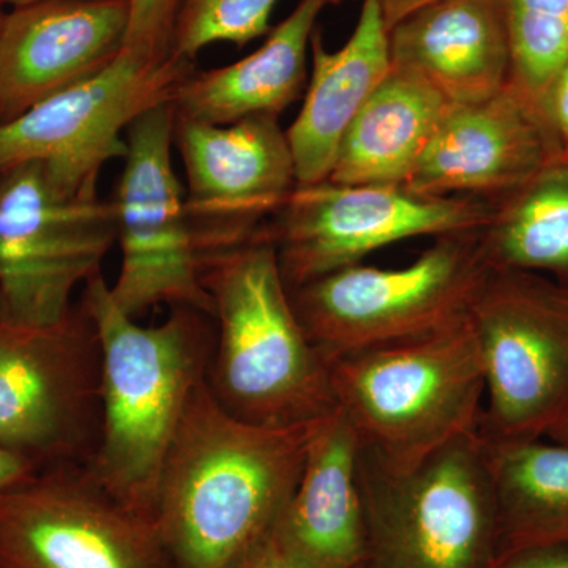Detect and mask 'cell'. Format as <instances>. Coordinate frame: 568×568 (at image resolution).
I'll return each instance as SVG.
<instances>
[{"mask_svg":"<svg viewBox=\"0 0 568 568\" xmlns=\"http://www.w3.org/2000/svg\"><path fill=\"white\" fill-rule=\"evenodd\" d=\"M450 103L414 71L392 65L343 138L327 181L405 185Z\"/></svg>","mask_w":568,"mask_h":568,"instance_id":"cell-21","label":"cell"},{"mask_svg":"<svg viewBox=\"0 0 568 568\" xmlns=\"http://www.w3.org/2000/svg\"><path fill=\"white\" fill-rule=\"evenodd\" d=\"M506 9L511 50L508 84L551 129L549 92L568 59V0H506Z\"/></svg>","mask_w":568,"mask_h":568,"instance_id":"cell-24","label":"cell"},{"mask_svg":"<svg viewBox=\"0 0 568 568\" xmlns=\"http://www.w3.org/2000/svg\"><path fill=\"white\" fill-rule=\"evenodd\" d=\"M194 63L123 48L111 65L0 123V173L41 164L69 193L99 190L100 174L126 153V130L141 114L171 102Z\"/></svg>","mask_w":568,"mask_h":568,"instance_id":"cell-11","label":"cell"},{"mask_svg":"<svg viewBox=\"0 0 568 568\" xmlns=\"http://www.w3.org/2000/svg\"><path fill=\"white\" fill-rule=\"evenodd\" d=\"M310 52L313 69L304 104L286 129L297 185L331 178L347 129L392 70L381 0H362L357 24L345 47L327 51L316 29Z\"/></svg>","mask_w":568,"mask_h":568,"instance_id":"cell-19","label":"cell"},{"mask_svg":"<svg viewBox=\"0 0 568 568\" xmlns=\"http://www.w3.org/2000/svg\"><path fill=\"white\" fill-rule=\"evenodd\" d=\"M102 347V425L91 465L123 506L153 519L164 458L194 388L207 377L212 317L178 306L156 325L125 315L103 274L81 290Z\"/></svg>","mask_w":568,"mask_h":568,"instance_id":"cell-2","label":"cell"},{"mask_svg":"<svg viewBox=\"0 0 568 568\" xmlns=\"http://www.w3.org/2000/svg\"><path fill=\"white\" fill-rule=\"evenodd\" d=\"M0 568H174L152 518L89 465L41 469L0 491Z\"/></svg>","mask_w":568,"mask_h":568,"instance_id":"cell-13","label":"cell"},{"mask_svg":"<svg viewBox=\"0 0 568 568\" xmlns=\"http://www.w3.org/2000/svg\"><path fill=\"white\" fill-rule=\"evenodd\" d=\"M39 473L36 466L0 446V491L18 487Z\"/></svg>","mask_w":568,"mask_h":568,"instance_id":"cell-30","label":"cell"},{"mask_svg":"<svg viewBox=\"0 0 568 568\" xmlns=\"http://www.w3.org/2000/svg\"><path fill=\"white\" fill-rule=\"evenodd\" d=\"M433 2H436V0H381L388 31L414 11Z\"/></svg>","mask_w":568,"mask_h":568,"instance_id":"cell-31","label":"cell"},{"mask_svg":"<svg viewBox=\"0 0 568 568\" xmlns=\"http://www.w3.org/2000/svg\"><path fill=\"white\" fill-rule=\"evenodd\" d=\"M211 297L207 384L220 405L254 425H308L334 413L331 368L306 336L265 227L201 260Z\"/></svg>","mask_w":568,"mask_h":568,"instance_id":"cell-3","label":"cell"},{"mask_svg":"<svg viewBox=\"0 0 568 568\" xmlns=\"http://www.w3.org/2000/svg\"><path fill=\"white\" fill-rule=\"evenodd\" d=\"M130 3L132 18L125 47L155 61H166L171 58L175 0H130Z\"/></svg>","mask_w":568,"mask_h":568,"instance_id":"cell-26","label":"cell"},{"mask_svg":"<svg viewBox=\"0 0 568 568\" xmlns=\"http://www.w3.org/2000/svg\"><path fill=\"white\" fill-rule=\"evenodd\" d=\"M102 425V347L78 301L58 323L0 321V446L37 469L91 465Z\"/></svg>","mask_w":568,"mask_h":568,"instance_id":"cell-8","label":"cell"},{"mask_svg":"<svg viewBox=\"0 0 568 568\" xmlns=\"http://www.w3.org/2000/svg\"><path fill=\"white\" fill-rule=\"evenodd\" d=\"M278 0H175L171 58L196 61L209 44L242 48L271 32V17Z\"/></svg>","mask_w":568,"mask_h":568,"instance_id":"cell-25","label":"cell"},{"mask_svg":"<svg viewBox=\"0 0 568 568\" xmlns=\"http://www.w3.org/2000/svg\"><path fill=\"white\" fill-rule=\"evenodd\" d=\"M484 443L499 526L496 560L519 549L568 545V444Z\"/></svg>","mask_w":568,"mask_h":568,"instance_id":"cell-22","label":"cell"},{"mask_svg":"<svg viewBox=\"0 0 568 568\" xmlns=\"http://www.w3.org/2000/svg\"><path fill=\"white\" fill-rule=\"evenodd\" d=\"M130 18V0H40L6 13L0 123L111 65L125 48Z\"/></svg>","mask_w":568,"mask_h":568,"instance_id":"cell-16","label":"cell"},{"mask_svg":"<svg viewBox=\"0 0 568 568\" xmlns=\"http://www.w3.org/2000/svg\"><path fill=\"white\" fill-rule=\"evenodd\" d=\"M358 568H362V566H361V567H358Z\"/></svg>","mask_w":568,"mask_h":568,"instance_id":"cell-35","label":"cell"},{"mask_svg":"<svg viewBox=\"0 0 568 568\" xmlns=\"http://www.w3.org/2000/svg\"><path fill=\"white\" fill-rule=\"evenodd\" d=\"M343 0H298L260 50L231 65L194 70L173 99L178 118L226 125L256 114L282 115L301 97L317 20Z\"/></svg>","mask_w":568,"mask_h":568,"instance_id":"cell-20","label":"cell"},{"mask_svg":"<svg viewBox=\"0 0 568 568\" xmlns=\"http://www.w3.org/2000/svg\"><path fill=\"white\" fill-rule=\"evenodd\" d=\"M2 7H3V3L0 2V29H2L3 17H6V13H3V11H2Z\"/></svg>","mask_w":568,"mask_h":568,"instance_id":"cell-34","label":"cell"},{"mask_svg":"<svg viewBox=\"0 0 568 568\" xmlns=\"http://www.w3.org/2000/svg\"><path fill=\"white\" fill-rule=\"evenodd\" d=\"M480 227L440 235L403 267L354 264L290 290L327 365L365 347L416 338L469 313L489 272Z\"/></svg>","mask_w":568,"mask_h":568,"instance_id":"cell-6","label":"cell"},{"mask_svg":"<svg viewBox=\"0 0 568 568\" xmlns=\"http://www.w3.org/2000/svg\"><path fill=\"white\" fill-rule=\"evenodd\" d=\"M366 552L362 568H491L495 488L481 436L467 435L406 473L358 450Z\"/></svg>","mask_w":568,"mask_h":568,"instance_id":"cell-5","label":"cell"},{"mask_svg":"<svg viewBox=\"0 0 568 568\" xmlns=\"http://www.w3.org/2000/svg\"><path fill=\"white\" fill-rule=\"evenodd\" d=\"M491 568H568V545L519 549L496 560Z\"/></svg>","mask_w":568,"mask_h":568,"instance_id":"cell-27","label":"cell"},{"mask_svg":"<svg viewBox=\"0 0 568 568\" xmlns=\"http://www.w3.org/2000/svg\"><path fill=\"white\" fill-rule=\"evenodd\" d=\"M548 119L560 152L568 159V59L549 92Z\"/></svg>","mask_w":568,"mask_h":568,"instance_id":"cell-28","label":"cell"},{"mask_svg":"<svg viewBox=\"0 0 568 568\" xmlns=\"http://www.w3.org/2000/svg\"><path fill=\"white\" fill-rule=\"evenodd\" d=\"M480 241L489 267L545 275L568 290V159L493 201Z\"/></svg>","mask_w":568,"mask_h":568,"instance_id":"cell-23","label":"cell"},{"mask_svg":"<svg viewBox=\"0 0 568 568\" xmlns=\"http://www.w3.org/2000/svg\"><path fill=\"white\" fill-rule=\"evenodd\" d=\"M559 142L510 84L484 102L450 104L405 183L424 196L496 201L560 159Z\"/></svg>","mask_w":568,"mask_h":568,"instance_id":"cell-15","label":"cell"},{"mask_svg":"<svg viewBox=\"0 0 568 568\" xmlns=\"http://www.w3.org/2000/svg\"><path fill=\"white\" fill-rule=\"evenodd\" d=\"M114 242V207L99 190L65 192L36 163L0 173V321H61Z\"/></svg>","mask_w":568,"mask_h":568,"instance_id":"cell-9","label":"cell"},{"mask_svg":"<svg viewBox=\"0 0 568 568\" xmlns=\"http://www.w3.org/2000/svg\"><path fill=\"white\" fill-rule=\"evenodd\" d=\"M313 424L263 426L227 413L207 377L164 458L153 521L174 568H239L293 497Z\"/></svg>","mask_w":568,"mask_h":568,"instance_id":"cell-1","label":"cell"},{"mask_svg":"<svg viewBox=\"0 0 568 568\" xmlns=\"http://www.w3.org/2000/svg\"><path fill=\"white\" fill-rule=\"evenodd\" d=\"M392 65L414 71L450 104L484 102L508 84L506 0H436L388 31Z\"/></svg>","mask_w":568,"mask_h":568,"instance_id":"cell-18","label":"cell"},{"mask_svg":"<svg viewBox=\"0 0 568 568\" xmlns=\"http://www.w3.org/2000/svg\"><path fill=\"white\" fill-rule=\"evenodd\" d=\"M361 443L345 414L313 422L304 469L274 536L304 568H358L366 552Z\"/></svg>","mask_w":568,"mask_h":568,"instance_id":"cell-17","label":"cell"},{"mask_svg":"<svg viewBox=\"0 0 568 568\" xmlns=\"http://www.w3.org/2000/svg\"><path fill=\"white\" fill-rule=\"evenodd\" d=\"M173 103L141 114L126 130V153L111 203L121 248L115 304L138 320L156 306H185L211 316L201 254L174 170Z\"/></svg>","mask_w":568,"mask_h":568,"instance_id":"cell-10","label":"cell"},{"mask_svg":"<svg viewBox=\"0 0 568 568\" xmlns=\"http://www.w3.org/2000/svg\"><path fill=\"white\" fill-rule=\"evenodd\" d=\"M548 439L556 440V443L568 444V420L560 426V428L556 429Z\"/></svg>","mask_w":568,"mask_h":568,"instance_id":"cell-32","label":"cell"},{"mask_svg":"<svg viewBox=\"0 0 568 568\" xmlns=\"http://www.w3.org/2000/svg\"><path fill=\"white\" fill-rule=\"evenodd\" d=\"M485 376L478 435L548 439L568 420V290L532 272L489 268L470 304Z\"/></svg>","mask_w":568,"mask_h":568,"instance_id":"cell-7","label":"cell"},{"mask_svg":"<svg viewBox=\"0 0 568 568\" xmlns=\"http://www.w3.org/2000/svg\"><path fill=\"white\" fill-rule=\"evenodd\" d=\"M0 2L14 9V7L29 6V3L40 2V0H0Z\"/></svg>","mask_w":568,"mask_h":568,"instance_id":"cell-33","label":"cell"},{"mask_svg":"<svg viewBox=\"0 0 568 568\" xmlns=\"http://www.w3.org/2000/svg\"><path fill=\"white\" fill-rule=\"evenodd\" d=\"M174 149L201 260L256 237L297 186L280 115H250L226 125L175 115Z\"/></svg>","mask_w":568,"mask_h":568,"instance_id":"cell-14","label":"cell"},{"mask_svg":"<svg viewBox=\"0 0 568 568\" xmlns=\"http://www.w3.org/2000/svg\"><path fill=\"white\" fill-rule=\"evenodd\" d=\"M239 568H304L280 545L274 530L250 552Z\"/></svg>","mask_w":568,"mask_h":568,"instance_id":"cell-29","label":"cell"},{"mask_svg":"<svg viewBox=\"0 0 568 568\" xmlns=\"http://www.w3.org/2000/svg\"><path fill=\"white\" fill-rule=\"evenodd\" d=\"M328 368L336 406L361 447L394 473L478 433L485 376L469 315L432 334L353 351Z\"/></svg>","mask_w":568,"mask_h":568,"instance_id":"cell-4","label":"cell"},{"mask_svg":"<svg viewBox=\"0 0 568 568\" xmlns=\"http://www.w3.org/2000/svg\"><path fill=\"white\" fill-rule=\"evenodd\" d=\"M491 201L424 196L403 185H297L265 224L290 290L361 264L368 254L416 237L478 230Z\"/></svg>","mask_w":568,"mask_h":568,"instance_id":"cell-12","label":"cell"}]
</instances>
